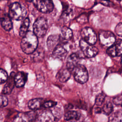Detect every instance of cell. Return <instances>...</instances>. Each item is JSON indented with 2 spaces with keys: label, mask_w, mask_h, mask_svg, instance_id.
Here are the masks:
<instances>
[{
  "label": "cell",
  "mask_w": 122,
  "mask_h": 122,
  "mask_svg": "<svg viewBox=\"0 0 122 122\" xmlns=\"http://www.w3.org/2000/svg\"><path fill=\"white\" fill-rule=\"evenodd\" d=\"M38 45V37L31 31H28L22 39L20 42L22 51L28 54L32 53L37 49Z\"/></svg>",
  "instance_id": "6da1fadb"
},
{
  "label": "cell",
  "mask_w": 122,
  "mask_h": 122,
  "mask_svg": "<svg viewBox=\"0 0 122 122\" xmlns=\"http://www.w3.org/2000/svg\"><path fill=\"white\" fill-rule=\"evenodd\" d=\"M27 14V10L26 8L20 3L15 2L10 5L9 16L10 17L16 20H20L23 19Z\"/></svg>",
  "instance_id": "7a4b0ae2"
},
{
  "label": "cell",
  "mask_w": 122,
  "mask_h": 122,
  "mask_svg": "<svg viewBox=\"0 0 122 122\" xmlns=\"http://www.w3.org/2000/svg\"><path fill=\"white\" fill-rule=\"evenodd\" d=\"M71 72L75 80L78 83L83 84L88 80V73L85 67L82 64H78L72 70Z\"/></svg>",
  "instance_id": "3957f363"
},
{
  "label": "cell",
  "mask_w": 122,
  "mask_h": 122,
  "mask_svg": "<svg viewBox=\"0 0 122 122\" xmlns=\"http://www.w3.org/2000/svg\"><path fill=\"white\" fill-rule=\"evenodd\" d=\"M48 27L47 20L44 17L38 18L33 25V32L38 37H42L46 33Z\"/></svg>",
  "instance_id": "277c9868"
},
{
  "label": "cell",
  "mask_w": 122,
  "mask_h": 122,
  "mask_svg": "<svg viewBox=\"0 0 122 122\" xmlns=\"http://www.w3.org/2000/svg\"><path fill=\"white\" fill-rule=\"evenodd\" d=\"M79 45L83 54L87 58L93 57L98 53L99 50L96 47L88 43L82 39L80 41Z\"/></svg>",
  "instance_id": "5b68a950"
},
{
  "label": "cell",
  "mask_w": 122,
  "mask_h": 122,
  "mask_svg": "<svg viewBox=\"0 0 122 122\" xmlns=\"http://www.w3.org/2000/svg\"><path fill=\"white\" fill-rule=\"evenodd\" d=\"M99 41L101 43L106 47H110L116 41L114 35L108 30H102L99 33Z\"/></svg>",
  "instance_id": "8992f818"
},
{
  "label": "cell",
  "mask_w": 122,
  "mask_h": 122,
  "mask_svg": "<svg viewBox=\"0 0 122 122\" xmlns=\"http://www.w3.org/2000/svg\"><path fill=\"white\" fill-rule=\"evenodd\" d=\"M37 116L38 113L33 111L20 112L15 116L13 122H34Z\"/></svg>",
  "instance_id": "52a82bcc"
},
{
  "label": "cell",
  "mask_w": 122,
  "mask_h": 122,
  "mask_svg": "<svg viewBox=\"0 0 122 122\" xmlns=\"http://www.w3.org/2000/svg\"><path fill=\"white\" fill-rule=\"evenodd\" d=\"M69 51V45L67 42L60 43L52 51V56L60 60L66 56Z\"/></svg>",
  "instance_id": "ba28073f"
},
{
  "label": "cell",
  "mask_w": 122,
  "mask_h": 122,
  "mask_svg": "<svg viewBox=\"0 0 122 122\" xmlns=\"http://www.w3.org/2000/svg\"><path fill=\"white\" fill-rule=\"evenodd\" d=\"M81 36L88 43L94 45L97 41V36L94 30L90 27L83 28L81 31Z\"/></svg>",
  "instance_id": "9c48e42d"
},
{
  "label": "cell",
  "mask_w": 122,
  "mask_h": 122,
  "mask_svg": "<svg viewBox=\"0 0 122 122\" xmlns=\"http://www.w3.org/2000/svg\"><path fill=\"white\" fill-rule=\"evenodd\" d=\"M36 6L39 11L43 13L51 12L54 7L52 0H36Z\"/></svg>",
  "instance_id": "30bf717a"
},
{
  "label": "cell",
  "mask_w": 122,
  "mask_h": 122,
  "mask_svg": "<svg viewBox=\"0 0 122 122\" xmlns=\"http://www.w3.org/2000/svg\"><path fill=\"white\" fill-rule=\"evenodd\" d=\"M107 53L111 57L120 56L122 55V40L119 39L106 51Z\"/></svg>",
  "instance_id": "8fae6325"
},
{
  "label": "cell",
  "mask_w": 122,
  "mask_h": 122,
  "mask_svg": "<svg viewBox=\"0 0 122 122\" xmlns=\"http://www.w3.org/2000/svg\"><path fill=\"white\" fill-rule=\"evenodd\" d=\"M37 119L40 122H53L55 117L51 111L44 110L38 113Z\"/></svg>",
  "instance_id": "7c38bea8"
},
{
  "label": "cell",
  "mask_w": 122,
  "mask_h": 122,
  "mask_svg": "<svg viewBox=\"0 0 122 122\" xmlns=\"http://www.w3.org/2000/svg\"><path fill=\"white\" fill-rule=\"evenodd\" d=\"M15 74H16L14 72H12L10 73L6 84H5L2 90V93L10 94L12 92L14 86H15L14 81V77Z\"/></svg>",
  "instance_id": "4fadbf2b"
},
{
  "label": "cell",
  "mask_w": 122,
  "mask_h": 122,
  "mask_svg": "<svg viewBox=\"0 0 122 122\" xmlns=\"http://www.w3.org/2000/svg\"><path fill=\"white\" fill-rule=\"evenodd\" d=\"M60 36L57 34L49 36L47 40V46L48 50L53 51L55 48L60 43Z\"/></svg>",
  "instance_id": "5bb4252c"
},
{
  "label": "cell",
  "mask_w": 122,
  "mask_h": 122,
  "mask_svg": "<svg viewBox=\"0 0 122 122\" xmlns=\"http://www.w3.org/2000/svg\"><path fill=\"white\" fill-rule=\"evenodd\" d=\"M80 58L79 56L76 53H72L71 54L68 58L66 66L67 68L71 71L74 68L79 64Z\"/></svg>",
  "instance_id": "9a60e30c"
},
{
  "label": "cell",
  "mask_w": 122,
  "mask_h": 122,
  "mask_svg": "<svg viewBox=\"0 0 122 122\" xmlns=\"http://www.w3.org/2000/svg\"><path fill=\"white\" fill-rule=\"evenodd\" d=\"M71 71L67 68L61 69L57 73L56 79L61 82H66L70 78Z\"/></svg>",
  "instance_id": "2e32d148"
},
{
  "label": "cell",
  "mask_w": 122,
  "mask_h": 122,
  "mask_svg": "<svg viewBox=\"0 0 122 122\" xmlns=\"http://www.w3.org/2000/svg\"><path fill=\"white\" fill-rule=\"evenodd\" d=\"M27 74L23 71L17 72L14 77L15 86L17 87H21L24 85L27 81Z\"/></svg>",
  "instance_id": "e0dca14e"
},
{
  "label": "cell",
  "mask_w": 122,
  "mask_h": 122,
  "mask_svg": "<svg viewBox=\"0 0 122 122\" xmlns=\"http://www.w3.org/2000/svg\"><path fill=\"white\" fill-rule=\"evenodd\" d=\"M44 102L42 98H35L30 100L28 105L29 108L32 111L39 109L43 106Z\"/></svg>",
  "instance_id": "ac0fdd59"
},
{
  "label": "cell",
  "mask_w": 122,
  "mask_h": 122,
  "mask_svg": "<svg viewBox=\"0 0 122 122\" xmlns=\"http://www.w3.org/2000/svg\"><path fill=\"white\" fill-rule=\"evenodd\" d=\"M10 19L9 15H4L0 19L1 26L6 31H10L12 29V23Z\"/></svg>",
  "instance_id": "d6986e66"
},
{
  "label": "cell",
  "mask_w": 122,
  "mask_h": 122,
  "mask_svg": "<svg viewBox=\"0 0 122 122\" xmlns=\"http://www.w3.org/2000/svg\"><path fill=\"white\" fill-rule=\"evenodd\" d=\"M30 22V20L28 18H26L24 20L19 30V35L20 37H23L28 32Z\"/></svg>",
  "instance_id": "ffe728a7"
},
{
  "label": "cell",
  "mask_w": 122,
  "mask_h": 122,
  "mask_svg": "<svg viewBox=\"0 0 122 122\" xmlns=\"http://www.w3.org/2000/svg\"><path fill=\"white\" fill-rule=\"evenodd\" d=\"M108 122H122V110H118L109 117Z\"/></svg>",
  "instance_id": "44dd1931"
},
{
  "label": "cell",
  "mask_w": 122,
  "mask_h": 122,
  "mask_svg": "<svg viewBox=\"0 0 122 122\" xmlns=\"http://www.w3.org/2000/svg\"><path fill=\"white\" fill-rule=\"evenodd\" d=\"M80 117V114L76 111H70L67 112L64 115V119L66 121L71 120H78Z\"/></svg>",
  "instance_id": "7402d4cb"
},
{
  "label": "cell",
  "mask_w": 122,
  "mask_h": 122,
  "mask_svg": "<svg viewBox=\"0 0 122 122\" xmlns=\"http://www.w3.org/2000/svg\"><path fill=\"white\" fill-rule=\"evenodd\" d=\"M31 58L34 61L38 62L41 61L43 58L44 52L42 49H36L32 53H31Z\"/></svg>",
  "instance_id": "603a6c76"
},
{
  "label": "cell",
  "mask_w": 122,
  "mask_h": 122,
  "mask_svg": "<svg viewBox=\"0 0 122 122\" xmlns=\"http://www.w3.org/2000/svg\"><path fill=\"white\" fill-rule=\"evenodd\" d=\"M61 32L63 38L66 40H69L72 38V32L70 28L67 27H62L61 30Z\"/></svg>",
  "instance_id": "cb8c5ba5"
},
{
  "label": "cell",
  "mask_w": 122,
  "mask_h": 122,
  "mask_svg": "<svg viewBox=\"0 0 122 122\" xmlns=\"http://www.w3.org/2000/svg\"><path fill=\"white\" fill-rule=\"evenodd\" d=\"M102 110L104 114L106 115L110 114L113 110V106L111 102H106L103 106Z\"/></svg>",
  "instance_id": "d4e9b609"
},
{
  "label": "cell",
  "mask_w": 122,
  "mask_h": 122,
  "mask_svg": "<svg viewBox=\"0 0 122 122\" xmlns=\"http://www.w3.org/2000/svg\"><path fill=\"white\" fill-rule=\"evenodd\" d=\"M105 98V95L103 93H101L98 94L95 99V104L97 106L101 105L103 102Z\"/></svg>",
  "instance_id": "484cf974"
},
{
  "label": "cell",
  "mask_w": 122,
  "mask_h": 122,
  "mask_svg": "<svg viewBox=\"0 0 122 122\" xmlns=\"http://www.w3.org/2000/svg\"><path fill=\"white\" fill-rule=\"evenodd\" d=\"M8 75L7 72L2 69H0V82L1 84H2L6 81H7L8 79Z\"/></svg>",
  "instance_id": "4316f807"
},
{
  "label": "cell",
  "mask_w": 122,
  "mask_h": 122,
  "mask_svg": "<svg viewBox=\"0 0 122 122\" xmlns=\"http://www.w3.org/2000/svg\"><path fill=\"white\" fill-rule=\"evenodd\" d=\"M55 118H60L62 115V111L61 109L57 107H54L53 110L51 111Z\"/></svg>",
  "instance_id": "83f0119b"
},
{
  "label": "cell",
  "mask_w": 122,
  "mask_h": 122,
  "mask_svg": "<svg viewBox=\"0 0 122 122\" xmlns=\"http://www.w3.org/2000/svg\"><path fill=\"white\" fill-rule=\"evenodd\" d=\"M57 102L53 101H48L44 102L42 107L45 108H50L55 106L57 104Z\"/></svg>",
  "instance_id": "f1b7e54d"
},
{
  "label": "cell",
  "mask_w": 122,
  "mask_h": 122,
  "mask_svg": "<svg viewBox=\"0 0 122 122\" xmlns=\"http://www.w3.org/2000/svg\"><path fill=\"white\" fill-rule=\"evenodd\" d=\"M0 105L1 108L4 107L8 105V100L6 96L1 95L0 96Z\"/></svg>",
  "instance_id": "f546056e"
},
{
  "label": "cell",
  "mask_w": 122,
  "mask_h": 122,
  "mask_svg": "<svg viewBox=\"0 0 122 122\" xmlns=\"http://www.w3.org/2000/svg\"><path fill=\"white\" fill-rule=\"evenodd\" d=\"M115 33L120 37H122V23L118 24L115 28Z\"/></svg>",
  "instance_id": "4dcf8cb0"
},
{
  "label": "cell",
  "mask_w": 122,
  "mask_h": 122,
  "mask_svg": "<svg viewBox=\"0 0 122 122\" xmlns=\"http://www.w3.org/2000/svg\"><path fill=\"white\" fill-rule=\"evenodd\" d=\"M113 102L115 104H122V95L114 98Z\"/></svg>",
  "instance_id": "1f68e13d"
},
{
  "label": "cell",
  "mask_w": 122,
  "mask_h": 122,
  "mask_svg": "<svg viewBox=\"0 0 122 122\" xmlns=\"http://www.w3.org/2000/svg\"><path fill=\"white\" fill-rule=\"evenodd\" d=\"M101 109L100 108H96L95 109V112L96 113H100L101 112Z\"/></svg>",
  "instance_id": "d6a6232c"
},
{
  "label": "cell",
  "mask_w": 122,
  "mask_h": 122,
  "mask_svg": "<svg viewBox=\"0 0 122 122\" xmlns=\"http://www.w3.org/2000/svg\"><path fill=\"white\" fill-rule=\"evenodd\" d=\"M121 65L122 66V58H121Z\"/></svg>",
  "instance_id": "836d02e7"
},
{
  "label": "cell",
  "mask_w": 122,
  "mask_h": 122,
  "mask_svg": "<svg viewBox=\"0 0 122 122\" xmlns=\"http://www.w3.org/2000/svg\"><path fill=\"white\" fill-rule=\"evenodd\" d=\"M81 122H85V121H81Z\"/></svg>",
  "instance_id": "e575fe53"
},
{
  "label": "cell",
  "mask_w": 122,
  "mask_h": 122,
  "mask_svg": "<svg viewBox=\"0 0 122 122\" xmlns=\"http://www.w3.org/2000/svg\"></svg>",
  "instance_id": "d590c367"
},
{
  "label": "cell",
  "mask_w": 122,
  "mask_h": 122,
  "mask_svg": "<svg viewBox=\"0 0 122 122\" xmlns=\"http://www.w3.org/2000/svg\"></svg>",
  "instance_id": "8d00e7d4"
}]
</instances>
